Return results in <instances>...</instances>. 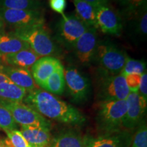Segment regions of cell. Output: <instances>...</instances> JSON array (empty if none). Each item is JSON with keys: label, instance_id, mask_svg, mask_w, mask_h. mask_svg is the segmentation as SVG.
Masks as SVG:
<instances>
[{"label": "cell", "instance_id": "6da1fadb", "mask_svg": "<svg viewBox=\"0 0 147 147\" xmlns=\"http://www.w3.org/2000/svg\"><path fill=\"white\" fill-rule=\"evenodd\" d=\"M23 102L45 118L62 123L80 126L87 121L85 116L77 108L49 92L38 88L28 92Z\"/></svg>", "mask_w": 147, "mask_h": 147}, {"label": "cell", "instance_id": "7a4b0ae2", "mask_svg": "<svg viewBox=\"0 0 147 147\" xmlns=\"http://www.w3.org/2000/svg\"><path fill=\"white\" fill-rule=\"evenodd\" d=\"M126 100L99 101L95 121L97 129L102 134L121 131L126 114Z\"/></svg>", "mask_w": 147, "mask_h": 147}, {"label": "cell", "instance_id": "3957f363", "mask_svg": "<svg viewBox=\"0 0 147 147\" xmlns=\"http://www.w3.org/2000/svg\"><path fill=\"white\" fill-rule=\"evenodd\" d=\"M128 59L126 53L110 42H98L94 61L99 67V74H119Z\"/></svg>", "mask_w": 147, "mask_h": 147}, {"label": "cell", "instance_id": "277c9868", "mask_svg": "<svg viewBox=\"0 0 147 147\" xmlns=\"http://www.w3.org/2000/svg\"><path fill=\"white\" fill-rule=\"evenodd\" d=\"M12 34L26 42L40 58L55 54L57 47L44 25L14 29Z\"/></svg>", "mask_w": 147, "mask_h": 147}, {"label": "cell", "instance_id": "5b68a950", "mask_svg": "<svg viewBox=\"0 0 147 147\" xmlns=\"http://www.w3.org/2000/svg\"><path fill=\"white\" fill-rule=\"evenodd\" d=\"M97 97L99 101L126 100L130 91L125 76L98 74Z\"/></svg>", "mask_w": 147, "mask_h": 147}, {"label": "cell", "instance_id": "8992f818", "mask_svg": "<svg viewBox=\"0 0 147 147\" xmlns=\"http://www.w3.org/2000/svg\"><path fill=\"white\" fill-rule=\"evenodd\" d=\"M0 104L10 112L14 120L21 126H30L50 130V121L23 102L0 100Z\"/></svg>", "mask_w": 147, "mask_h": 147}, {"label": "cell", "instance_id": "52a82bcc", "mask_svg": "<svg viewBox=\"0 0 147 147\" xmlns=\"http://www.w3.org/2000/svg\"><path fill=\"white\" fill-rule=\"evenodd\" d=\"M65 87L69 97L76 104H84L91 93V82L88 77L74 67L64 68Z\"/></svg>", "mask_w": 147, "mask_h": 147}, {"label": "cell", "instance_id": "ba28073f", "mask_svg": "<svg viewBox=\"0 0 147 147\" xmlns=\"http://www.w3.org/2000/svg\"><path fill=\"white\" fill-rule=\"evenodd\" d=\"M0 17L15 29L44 25L45 17L40 10H14L0 8Z\"/></svg>", "mask_w": 147, "mask_h": 147}, {"label": "cell", "instance_id": "9c48e42d", "mask_svg": "<svg viewBox=\"0 0 147 147\" xmlns=\"http://www.w3.org/2000/svg\"><path fill=\"white\" fill-rule=\"evenodd\" d=\"M61 16L57 26V38L62 45L71 48L89 26L79 19L76 15L64 14Z\"/></svg>", "mask_w": 147, "mask_h": 147}, {"label": "cell", "instance_id": "30bf717a", "mask_svg": "<svg viewBox=\"0 0 147 147\" xmlns=\"http://www.w3.org/2000/svg\"><path fill=\"white\" fill-rule=\"evenodd\" d=\"M97 43V29L89 27L73 45L75 57L82 65L89 66L94 61Z\"/></svg>", "mask_w": 147, "mask_h": 147}, {"label": "cell", "instance_id": "8fae6325", "mask_svg": "<svg viewBox=\"0 0 147 147\" xmlns=\"http://www.w3.org/2000/svg\"><path fill=\"white\" fill-rule=\"evenodd\" d=\"M126 101L127 108L123 121V127L134 129L144 121L147 100L143 99L138 92H130Z\"/></svg>", "mask_w": 147, "mask_h": 147}, {"label": "cell", "instance_id": "7c38bea8", "mask_svg": "<svg viewBox=\"0 0 147 147\" xmlns=\"http://www.w3.org/2000/svg\"><path fill=\"white\" fill-rule=\"evenodd\" d=\"M97 29L104 34L119 36L123 29L121 14L108 4L100 5L96 8Z\"/></svg>", "mask_w": 147, "mask_h": 147}, {"label": "cell", "instance_id": "4fadbf2b", "mask_svg": "<svg viewBox=\"0 0 147 147\" xmlns=\"http://www.w3.org/2000/svg\"><path fill=\"white\" fill-rule=\"evenodd\" d=\"M83 138L84 147H127L130 144L127 134L122 131L97 136L87 135Z\"/></svg>", "mask_w": 147, "mask_h": 147}, {"label": "cell", "instance_id": "5bb4252c", "mask_svg": "<svg viewBox=\"0 0 147 147\" xmlns=\"http://www.w3.org/2000/svg\"><path fill=\"white\" fill-rule=\"evenodd\" d=\"M0 72L3 74L10 82L25 89L27 93L37 89L36 82L29 69L9 65H0Z\"/></svg>", "mask_w": 147, "mask_h": 147}, {"label": "cell", "instance_id": "9a60e30c", "mask_svg": "<svg viewBox=\"0 0 147 147\" xmlns=\"http://www.w3.org/2000/svg\"><path fill=\"white\" fill-rule=\"evenodd\" d=\"M61 63L59 59L54 57H43L38 59L31 67V74L35 82L42 87Z\"/></svg>", "mask_w": 147, "mask_h": 147}, {"label": "cell", "instance_id": "2e32d148", "mask_svg": "<svg viewBox=\"0 0 147 147\" xmlns=\"http://www.w3.org/2000/svg\"><path fill=\"white\" fill-rule=\"evenodd\" d=\"M48 147H84L83 136L74 129H66L51 138Z\"/></svg>", "mask_w": 147, "mask_h": 147}, {"label": "cell", "instance_id": "e0dca14e", "mask_svg": "<svg viewBox=\"0 0 147 147\" xmlns=\"http://www.w3.org/2000/svg\"><path fill=\"white\" fill-rule=\"evenodd\" d=\"M0 58L7 65L28 69L40 57L32 49H28L12 54L1 55Z\"/></svg>", "mask_w": 147, "mask_h": 147}, {"label": "cell", "instance_id": "ac0fdd59", "mask_svg": "<svg viewBox=\"0 0 147 147\" xmlns=\"http://www.w3.org/2000/svg\"><path fill=\"white\" fill-rule=\"evenodd\" d=\"M20 131L32 147H48L50 144V130L36 127L21 126Z\"/></svg>", "mask_w": 147, "mask_h": 147}, {"label": "cell", "instance_id": "d6986e66", "mask_svg": "<svg viewBox=\"0 0 147 147\" xmlns=\"http://www.w3.org/2000/svg\"><path fill=\"white\" fill-rule=\"evenodd\" d=\"M130 21L129 30L139 39L144 40L147 34V12L146 5L131 15L125 17Z\"/></svg>", "mask_w": 147, "mask_h": 147}, {"label": "cell", "instance_id": "ffe728a7", "mask_svg": "<svg viewBox=\"0 0 147 147\" xmlns=\"http://www.w3.org/2000/svg\"><path fill=\"white\" fill-rule=\"evenodd\" d=\"M42 88L53 95H61L63 94L65 91V82L64 78V67L61 63L48 78Z\"/></svg>", "mask_w": 147, "mask_h": 147}, {"label": "cell", "instance_id": "44dd1931", "mask_svg": "<svg viewBox=\"0 0 147 147\" xmlns=\"http://www.w3.org/2000/svg\"><path fill=\"white\" fill-rule=\"evenodd\" d=\"M30 49L26 42L17 38L11 33L0 36V55L12 54Z\"/></svg>", "mask_w": 147, "mask_h": 147}, {"label": "cell", "instance_id": "7402d4cb", "mask_svg": "<svg viewBox=\"0 0 147 147\" xmlns=\"http://www.w3.org/2000/svg\"><path fill=\"white\" fill-rule=\"evenodd\" d=\"M76 16L87 26L97 29L96 8L84 0H73Z\"/></svg>", "mask_w": 147, "mask_h": 147}, {"label": "cell", "instance_id": "603a6c76", "mask_svg": "<svg viewBox=\"0 0 147 147\" xmlns=\"http://www.w3.org/2000/svg\"><path fill=\"white\" fill-rule=\"evenodd\" d=\"M27 92L12 82L0 84V100L23 102Z\"/></svg>", "mask_w": 147, "mask_h": 147}, {"label": "cell", "instance_id": "cb8c5ba5", "mask_svg": "<svg viewBox=\"0 0 147 147\" xmlns=\"http://www.w3.org/2000/svg\"><path fill=\"white\" fill-rule=\"evenodd\" d=\"M0 6L14 10H40L42 3L38 0H0Z\"/></svg>", "mask_w": 147, "mask_h": 147}, {"label": "cell", "instance_id": "d4e9b609", "mask_svg": "<svg viewBox=\"0 0 147 147\" xmlns=\"http://www.w3.org/2000/svg\"><path fill=\"white\" fill-rule=\"evenodd\" d=\"M120 5L123 12L121 15L125 17L131 15L146 5V0H114Z\"/></svg>", "mask_w": 147, "mask_h": 147}, {"label": "cell", "instance_id": "484cf974", "mask_svg": "<svg viewBox=\"0 0 147 147\" xmlns=\"http://www.w3.org/2000/svg\"><path fill=\"white\" fill-rule=\"evenodd\" d=\"M146 64L142 60H135L128 58L127 59L124 67L121 71L120 74L125 77L127 75L137 74H142L146 71Z\"/></svg>", "mask_w": 147, "mask_h": 147}, {"label": "cell", "instance_id": "4316f807", "mask_svg": "<svg viewBox=\"0 0 147 147\" xmlns=\"http://www.w3.org/2000/svg\"><path fill=\"white\" fill-rule=\"evenodd\" d=\"M130 147H147V126L144 120L136 128Z\"/></svg>", "mask_w": 147, "mask_h": 147}, {"label": "cell", "instance_id": "83f0119b", "mask_svg": "<svg viewBox=\"0 0 147 147\" xmlns=\"http://www.w3.org/2000/svg\"><path fill=\"white\" fill-rule=\"evenodd\" d=\"M0 128L5 133L18 129V124L14 120L10 112L0 104Z\"/></svg>", "mask_w": 147, "mask_h": 147}, {"label": "cell", "instance_id": "f1b7e54d", "mask_svg": "<svg viewBox=\"0 0 147 147\" xmlns=\"http://www.w3.org/2000/svg\"><path fill=\"white\" fill-rule=\"evenodd\" d=\"M8 138L13 147H32L24 138L20 130L16 129L6 132Z\"/></svg>", "mask_w": 147, "mask_h": 147}, {"label": "cell", "instance_id": "f546056e", "mask_svg": "<svg viewBox=\"0 0 147 147\" xmlns=\"http://www.w3.org/2000/svg\"><path fill=\"white\" fill-rule=\"evenodd\" d=\"M141 76H142V74H132L127 75L125 77L127 85L130 92H138V91Z\"/></svg>", "mask_w": 147, "mask_h": 147}, {"label": "cell", "instance_id": "4dcf8cb0", "mask_svg": "<svg viewBox=\"0 0 147 147\" xmlns=\"http://www.w3.org/2000/svg\"><path fill=\"white\" fill-rule=\"evenodd\" d=\"M49 5L55 12L63 15L67 6V0H50Z\"/></svg>", "mask_w": 147, "mask_h": 147}, {"label": "cell", "instance_id": "1f68e13d", "mask_svg": "<svg viewBox=\"0 0 147 147\" xmlns=\"http://www.w3.org/2000/svg\"><path fill=\"white\" fill-rule=\"evenodd\" d=\"M138 93L145 100H147V74L146 71L143 73L141 76L140 82L138 88Z\"/></svg>", "mask_w": 147, "mask_h": 147}, {"label": "cell", "instance_id": "d6a6232c", "mask_svg": "<svg viewBox=\"0 0 147 147\" xmlns=\"http://www.w3.org/2000/svg\"><path fill=\"white\" fill-rule=\"evenodd\" d=\"M84 1H87L93 6H94L95 8H97V7L100 6V5L108 4L109 0H84Z\"/></svg>", "mask_w": 147, "mask_h": 147}, {"label": "cell", "instance_id": "836d02e7", "mask_svg": "<svg viewBox=\"0 0 147 147\" xmlns=\"http://www.w3.org/2000/svg\"><path fill=\"white\" fill-rule=\"evenodd\" d=\"M0 147H13L8 139H1L0 138Z\"/></svg>", "mask_w": 147, "mask_h": 147}, {"label": "cell", "instance_id": "e575fe53", "mask_svg": "<svg viewBox=\"0 0 147 147\" xmlns=\"http://www.w3.org/2000/svg\"><path fill=\"white\" fill-rule=\"evenodd\" d=\"M10 82V80L5 76L3 74L0 72V84L3 83V82Z\"/></svg>", "mask_w": 147, "mask_h": 147}, {"label": "cell", "instance_id": "d590c367", "mask_svg": "<svg viewBox=\"0 0 147 147\" xmlns=\"http://www.w3.org/2000/svg\"><path fill=\"white\" fill-rule=\"evenodd\" d=\"M3 21L0 17V36L3 35Z\"/></svg>", "mask_w": 147, "mask_h": 147}, {"label": "cell", "instance_id": "8d00e7d4", "mask_svg": "<svg viewBox=\"0 0 147 147\" xmlns=\"http://www.w3.org/2000/svg\"><path fill=\"white\" fill-rule=\"evenodd\" d=\"M0 57H1V55H0Z\"/></svg>", "mask_w": 147, "mask_h": 147}]
</instances>
